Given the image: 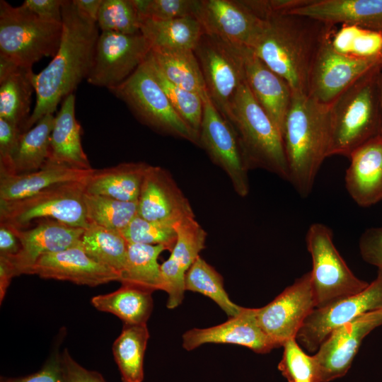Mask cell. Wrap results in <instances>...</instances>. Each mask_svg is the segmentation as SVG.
Here are the masks:
<instances>
[{
  "instance_id": "7402d4cb",
  "label": "cell",
  "mask_w": 382,
  "mask_h": 382,
  "mask_svg": "<svg viewBox=\"0 0 382 382\" xmlns=\"http://www.w3.org/2000/svg\"><path fill=\"white\" fill-rule=\"evenodd\" d=\"M30 274L96 286L120 280V274L89 257L81 245L42 256Z\"/></svg>"
},
{
  "instance_id": "e575fe53",
  "label": "cell",
  "mask_w": 382,
  "mask_h": 382,
  "mask_svg": "<svg viewBox=\"0 0 382 382\" xmlns=\"http://www.w3.org/2000/svg\"><path fill=\"white\" fill-rule=\"evenodd\" d=\"M54 121L53 114H48L21 134L13 155L15 174L34 172L45 165L50 154Z\"/></svg>"
},
{
  "instance_id": "db71d44e",
  "label": "cell",
  "mask_w": 382,
  "mask_h": 382,
  "mask_svg": "<svg viewBox=\"0 0 382 382\" xmlns=\"http://www.w3.org/2000/svg\"><path fill=\"white\" fill-rule=\"evenodd\" d=\"M378 88L380 94V101H381V116H382V71L379 75L378 78ZM381 135H382V127H381Z\"/></svg>"
},
{
  "instance_id": "9f6ffc18",
  "label": "cell",
  "mask_w": 382,
  "mask_h": 382,
  "mask_svg": "<svg viewBox=\"0 0 382 382\" xmlns=\"http://www.w3.org/2000/svg\"><path fill=\"white\" fill-rule=\"evenodd\" d=\"M381 32L382 33V27H381Z\"/></svg>"
},
{
  "instance_id": "d6a6232c",
  "label": "cell",
  "mask_w": 382,
  "mask_h": 382,
  "mask_svg": "<svg viewBox=\"0 0 382 382\" xmlns=\"http://www.w3.org/2000/svg\"><path fill=\"white\" fill-rule=\"evenodd\" d=\"M151 294L122 285L113 292L93 297L91 303L98 311L117 316L124 324L142 325L146 324L153 309Z\"/></svg>"
},
{
  "instance_id": "6da1fadb",
  "label": "cell",
  "mask_w": 382,
  "mask_h": 382,
  "mask_svg": "<svg viewBox=\"0 0 382 382\" xmlns=\"http://www.w3.org/2000/svg\"><path fill=\"white\" fill-rule=\"evenodd\" d=\"M62 14L59 47L47 66L33 74L36 103L22 133L44 116L53 114L59 103L74 93L91 70L100 33L97 23L81 13L73 1L64 0Z\"/></svg>"
},
{
  "instance_id": "ee69618b",
  "label": "cell",
  "mask_w": 382,
  "mask_h": 382,
  "mask_svg": "<svg viewBox=\"0 0 382 382\" xmlns=\"http://www.w3.org/2000/svg\"><path fill=\"white\" fill-rule=\"evenodd\" d=\"M140 18L156 20L194 16L197 0H133Z\"/></svg>"
},
{
  "instance_id": "f546056e",
  "label": "cell",
  "mask_w": 382,
  "mask_h": 382,
  "mask_svg": "<svg viewBox=\"0 0 382 382\" xmlns=\"http://www.w3.org/2000/svg\"><path fill=\"white\" fill-rule=\"evenodd\" d=\"M33 74L31 67L16 65L0 76V118L18 127L21 133L30 117Z\"/></svg>"
},
{
  "instance_id": "8d00e7d4",
  "label": "cell",
  "mask_w": 382,
  "mask_h": 382,
  "mask_svg": "<svg viewBox=\"0 0 382 382\" xmlns=\"http://www.w3.org/2000/svg\"><path fill=\"white\" fill-rule=\"evenodd\" d=\"M185 286V290L197 292L210 298L228 318L238 316L244 308L230 299L225 290L222 276L200 256L187 271Z\"/></svg>"
},
{
  "instance_id": "9a60e30c",
  "label": "cell",
  "mask_w": 382,
  "mask_h": 382,
  "mask_svg": "<svg viewBox=\"0 0 382 382\" xmlns=\"http://www.w3.org/2000/svg\"><path fill=\"white\" fill-rule=\"evenodd\" d=\"M315 308L311 272L297 278L265 306L256 308L262 331L278 347L296 338L304 320Z\"/></svg>"
},
{
  "instance_id": "f907efd6",
  "label": "cell",
  "mask_w": 382,
  "mask_h": 382,
  "mask_svg": "<svg viewBox=\"0 0 382 382\" xmlns=\"http://www.w3.org/2000/svg\"><path fill=\"white\" fill-rule=\"evenodd\" d=\"M21 243L13 230L0 224V256H13L20 250Z\"/></svg>"
},
{
  "instance_id": "4fadbf2b",
  "label": "cell",
  "mask_w": 382,
  "mask_h": 382,
  "mask_svg": "<svg viewBox=\"0 0 382 382\" xmlns=\"http://www.w3.org/2000/svg\"><path fill=\"white\" fill-rule=\"evenodd\" d=\"M333 28L325 37L315 58L308 90L309 97L328 107L357 80L382 65L381 58L352 57L335 50L330 39Z\"/></svg>"
},
{
  "instance_id": "ac0fdd59",
  "label": "cell",
  "mask_w": 382,
  "mask_h": 382,
  "mask_svg": "<svg viewBox=\"0 0 382 382\" xmlns=\"http://www.w3.org/2000/svg\"><path fill=\"white\" fill-rule=\"evenodd\" d=\"M11 228L19 239L20 250L13 256L0 257L9 264L15 277L30 274L33 266L43 255L80 245L84 231V228L52 219L40 221L30 229Z\"/></svg>"
},
{
  "instance_id": "ffe728a7",
  "label": "cell",
  "mask_w": 382,
  "mask_h": 382,
  "mask_svg": "<svg viewBox=\"0 0 382 382\" xmlns=\"http://www.w3.org/2000/svg\"><path fill=\"white\" fill-rule=\"evenodd\" d=\"M137 215L149 221L176 223L195 216L187 198L171 174L160 166L149 165L137 202Z\"/></svg>"
},
{
  "instance_id": "603a6c76",
  "label": "cell",
  "mask_w": 382,
  "mask_h": 382,
  "mask_svg": "<svg viewBox=\"0 0 382 382\" xmlns=\"http://www.w3.org/2000/svg\"><path fill=\"white\" fill-rule=\"evenodd\" d=\"M345 187L360 207H370L382 199V135L368 141L349 157Z\"/></svg>"
},
{
  "instance_id": "3957f363",
  "label": "cell",
  "mask_w": 382,
  "mask_h": 382,
  "mask_svg": "<svg viewBox=\"0 0 382 382\" xmlns=\"http://www.w3.org/2000/svg\"><path fill=\"white\" fill-rule=\"evenodd\" d=\"M282 138L289 182L300 196L306 197L323 161L328 157L329 107L306 94L293 93Z\"/></svg>"
},
{
  "instance_id": "f6af8a7d",
  "label": "cell",
  "mask_w": 382,
  "mask_h": 382,
  "mask_svg": "<svg viewBox=\"0 0 382 382\" xmlns=\"http://www.w3.org/2000/svg\"><path fill=\"white\" fill-rule=\"evenodd\" d=\"M21 134L18 127L0 118V175L15 174L13 155Z\"/></svg>"
},
{
  "instance_id": "d6986e66",
  "label": "cell",
  "mask_w": 382,
  "mask_h": 382,
  "mask_svg": "<svg viewBox=\"0 0 382 382\" xmlns=\"http://www.w3.org/2000/svg\"><path fill=\"white\" fill-rule=\"evenodd\" d=\"M174 228L176 242L169 257L161 265L163 291L168 294L166 306L170 309L181 304L186 291L185 274L204 248L207 236L195 216L178 221Z\"/></svg>"
},
{
  "instance_id": "b9f144b4",
  "label": "cell",
  "mask_w": 382,
  "mask_h": 382,
  "mask_svg": "<svg viewBox=\"0 0 382 382\" xmlns=\"http://www.w3.org/2000/svg\"><path fill=\"white\" fill-rule=\"evenodd\" d=\"M175 223L149 221L137 215L120 233L128 243L161 245L172 251L177 239Z\"/></svg>"
},
{
  "instance_id": "f1b7e54d",
  "label": "cell",
  "mask_w": 382,
  "mask_h": 382,
  "mask_svg": "<svg viewBox=\"0 0 382 382\" xmlns=\"http://www.w3.org/2000/svg\"><path fill=\"white\" fill-rule=\"evenodd\" d=\"M140 33L151 50H189L196 47L203 28L195 16L169 20L140 18Z\"/></svg>"
},
{
  "instance_id": "484cf974",
  "label": "cell",
  "mask_w": 382,
  "mask_h": 382,
  "mask_svg": "<svg viewBox=\"0 0 382 382\" xmlns=\"http://www.w3.org/2000/svg\"><path fill=\"white\" fill-rule=\"evenodd\" d=\"M75 95L67 96L54 116L50 154L45 163L72 168L92 169L81 144V127L75 117Z\"/></svg>"
},
{
  "instance_id": "4dcf8cb0",
  "label": "cell",
  "mask_w": 382,
  "mask_h": 382,
  "mask_svg": "<svg viewBox=\"0 0 382 382\" xmlns=\"http://www.w3.org/2000/svg\"><path fill=\"white\" fill-rule=\"evenodd\" d=\"M166 248L161 245L128 243L125 266L120 273L122 285L150 293L163 290L158 257Z\"/></svg>"
},
{
  "instance_id": "f5cc1de1",
  "label": "cell",
  "mask_w": 382,
  "mask_h": 382,
  "mask_svg": "<svg viewBox=\"0 0 382 382\" xmlns=\"http://www.w3.org/2000/svg\"><path fill=\"white\" fill-rule=\"evenodd\" d=\"M14 273L9 264L0 257V301L4 300Z\"/></svg>"
},
{
  "instance_id": "7c38bea8",
  "label": "cell",
  "mask_w": 382,
  "mask_h": 382,
  "mask_svg": "<svg viewBox=\"0 0 382 382\" xmlns=\"http://www.w3.org/2000/svg\"><path fill=\"white\" fill-rule=\"evenodd\" d=\"M382 309V272L359 294L315 308L304 320L296 340L305 351L316 352L335 330L361 315Z\"/></svg>"
},
{
  "instance_id": "d590c367",
  "label": "cell",
  "mask_w": 382,
  "mask_h": 382,
  "mask_svg": "<svg viewBox=\"0 0 382 382\" xmlns=\"http://www.w3.org/2000/svg\"><path fill=\"white\" fill-rule=\"evenodd\" d=\"M81 245L89 257L117 272L120 277L128 250V243L120 232L89 223L84 229Z\"/></svg>"
},
{
  "instance_id": "30bf717a",
  "label": "cell",
  "mask_w": 382,
  "mask_h": 382,
  "mask_svg": "<svg viewBox=\"0 0 382 382\" xmlns=\"http://www.w3.org/2000/svg\"><path fill=\"white\" fill-rule=\"evenodd\" d=\"M246 48L234 46L204 33L194 50L207 95L226 119L237 91L245 81Z\"/></svg>"
},
{
  "instance_id": "44dd1931",
  "label": "cell",
  "mask_w": 382,
  "mask_h": 382,
  "mask_svg": "<svg viewBox=\"0 0 382 382\" xmlns=\"http://www.w3.org/2000/svg\"><path fill=\"white\" fill-rule=\"evenodd\" d=\"M207 343L231 344L265 354L277 345L262 331L256 318V308H244L236 316L207 328H192L183 335V347L192 351Z\"/></svg>"
},
{
  "instance_id": "11a10c76",
  "label": "cell",
  "mask_w": 382,
  "mask_h": 382,
  "mask_svg": "<svg viewBox=\"0 0 382 382\" xmlns=\"http://www.w3.org/2000/svg\"><path fill=\"white\" fill-rule=\"evenodd\" d=\"M301 382H313L311 381H301Z\"/></svg>"
},
{
  "instance_id": "4316f807",
  "label": "cell",
  "mask_w": 382,
  "mask_h": 382,
  "mask_svg": "<svg viewBox=\"0 0 382 382\" xmlns=\"http://www.w3.org/2000/svg\"><path fill=\"white\" fill-rule=\"evenodd\" d=\"M92 170L45 163L40 169L34 172L0 175V202L26 198L59 184L85 183Z\"/></svg>"
},
{
  "instance_id": "e0dca14e",
  "label": "cell",
  "mask_w": 382,
  "mask_h": 382,
  "mask_svg": "<svg viewBox=\"0 0 382 382\" xmlns=\"http://www.w3.org/2000/svg\"><path fill=\"white\" fill-rule=\"evenodd\" d=\"M382 325V309L365 313L333 331L312 356L317 382L346 375L364 339Z\"/></svg>"
},
{
  "instance_id": "ba28073f",
  "label": "cell",
  "mask_w": 382,
  "mask_h": 382,
  "mask_svg": "<svg viewBox=\"0 0 382 382\" xmlns=\"http://www.w3.org/2000/svg\"><path fill=\"white\" fill-rule=\"evenodd\" d=\"M85 183H69L46 188L26 198L0 202V224L25 229L33 221L52 219L86 228Z\"/></svg>"
},
{
  "instance_id": "9c48e42d",
  "label": "cell",
  "mask_w": 382,
  "mask_h": 382,
  "mask_svg": "<svg viewBox=\"0 0 382 382\" xmlns=\"http://www.w3.org/2000/svg\"><path fill=\"white\" fill-rule=\"evenodd\" d=\"M306 244L313 262L310 272L315 308L359 294L369 286L349 268L335 246L332 230L326 225L312 224L306 234Z\"/></svg>"
},
{
  "instance_id": "60d3db41",
  "label": "cell",
  "mask_w": 382,
  "mask_h": 382,
  "mask_svg": "<svg viewBox=\"0 0 382 382\" xmlns=\"http://www.w3.org/2000/svg\"><path fill=\"white\" fill-rule=\"evenodd\" d=\"M96 23L101 32L140 33V16L133 0H103Z\"/></svg>"
},
{
  "instance_id": "bcb514c9",
  "label": "cell",
  "mask_w": 382,
  "mask_h": 382,
  "mask_svg": "<svg viewBox=\"0 0 382 382\" xmlns=\"http://www.w3.org/2000/svg\"><path fill=\"white\" fill-rule=\"evenodd\" d=\"M359 250L364 260L382 272V227L369 228L362 233Z\"/></svg>"
},
{
  "instance_id": "1f68e13d",
  "label": "cell",
  "mask_w": 382,
  "mask_h": 382,
  "mask_svg": "<svg viewBox=\"0 0 382 382\" xmlns=\"http://www.w3.org/2000/svg\"><path fill=\"white\" fill-rule=\"evenodd\" d=\"M149 54L169 81L200 95L202 98L207 95L202 71L193 50H151Z\"/></svg>"
},
{
  "instance_id": "6f0895ef",
  "label": "cell",
  "mask_w": 382,
  "mask_h": 382,
  "mask_svg": "<svg viewBox=\"0 0 382 382\" xmlns=\"http://www.w3.org/2000/svg\"><path fill=\"white\" fill-rule=\"evenodd\" d=\"M381 71H382V68H381Z\"/></svg>"
},
{
  "instance_id": "ab89813d",
  "label": "cell",
  "mask_w": 382,
  "mask_h": 382,
  "mask_svg": "<svg viewBox=\"0 0 382 382\" xmlns=\"http://www.w3.org/2000/svg\"><path fill=\"white\" fill-rule=\"evenodd\" d=\"M146 61L175 112L191 129L199 134L203 115L202 97L169 81L161 72L149 53Z\"/></svg>"
},
{
  "instance_id": "681fc988",
  "label": "cell",
  "mask_w": 382,
  "mask_h": 382,
  "mask_svg": "<svg viewBox=\"0 0 382 382\" xmlns=\"http://www.w3.org/2000/svg\"><path fill=\"white\" fill-rule=\"evenodd\" d=\"M63 1L64 0H25L22 4L42 19L62 23Z\"/></svg>"
},
{
  "instance_id": "5bb4252c",
  "label": "cell",
  "mask_w": 382,
  "mask_h": 382,
  "mask_svg": "<svg viewBox=\"0 0 382 382\" xmlns=\"http://www.w3.org/2000/svg\"><path fill=\"white\" fill-rule=\"evenodd\" d=\"M150 51L149 44L141 33L128 35L100 31L86 81L109 90L115 88L136 71Z\"/></svg>"
},
{
  "instance_id": "52a82bcc",
  "label": "cell",
  "mask_w": 382,
  "mask_h": 382,
  "mask_svg": "<svg viewBox=\"0 0 382 382\" xmlns=\"http://www.w3.org/2000/svg\"><path fill=\"white\" fill-rule=\"evenodd\" d=\"M133 114L154 131L199 146V134L175 112L145 61L124 82L110 90Z\"/></svg>"
},
{
  "instance_id": "cb8c5ba5",
  "label": "cell",
  "mask_w": 382,
  "mask_h": 382,
  "mask_svg": "<svg viewBox=\"0 0 382 382\" xmlns=\"http://www.w3.org/2000/svg\"><path fill=\"white\" fill-rule=\"evenodd\" d=\"M290 13L325 25H356L381 31L382 0H308Z\"/></svg>"
},
{
  "instance_id": "c3c4849f",
  "label": "cell",
  "mask_w": 382,
  "mask_h": 382,
  "mask_svg": "<svg viewBox=\"0 0 382 382\" xmlns=\"http://www.w3.org/2000/svg\"><path fill=\"white\" fill-rule=\"evenodd\" d=\"M62 357L67 382H106L99 373L87 370L79 364L66 349Z\"/></svg>"
},
{
  "instance_id": "7bdbcfd3",
  "label": "cell",
  "mask_w": 382,
  "mask_h": 382,
  "mask_svg": "<svg viewBox=\"0 0 382 382\" xmlns=\"http://www.w3.org/2000/svg\"><path fill=\"white\" fill-rule=\"evenodd\" d=\"M284 352L278 369L288 382L316 380V371L312 356L308 355L295 338L285 342Z\"/></svg>"
},
{
  "instance_id": "7a4b0ae2",
  "label": "cell",
  "mask_w": 382,
  "mask_h": 382,
  "mask_svg": "<svg viewBox=\"0 0 382 382\" xmlns=\"http://www.w3.org/2000/svg\"><path fill=\"white\" fill-rule=\"evenodd\" d=\"M332 26L290 13L265 18L251 50L280 76L293 93L308 95V81L318 52Z\"/></svg>"
},
{
  "instance_id": "5b68a950",
  "label": "cell",
  "mask_w": 382,
  "mask_h": 382,
  "mask_svg": "<svg viewBox=\"0 0 382 382\" xmlns=\"http://www.w3.org/2000/svg\"><path fill=\"white\" fill-rule=\"evenodd\" d=\"M227 120L238 134L249 169H263L289 181L282 134L245 81L232 100Z\"/></svg>"
},
{
  "instance_id": "7dc6e473",
  "label": "cell",
  "mask_w": 382,
  "mask_h": 382,
  "mask_svg": "<svg viewBox=\"0 0 382 382\" xmlns=\"http://www.w3.org/2000/svg\"><path fill=\"white\" fill-rule=\"evenodd\" d=\"M2 382H67L62 357L52 356L43 367L31 375L4 380Z\"/></svg>"
},
{
  "instance_id": "8992f818",
  "label": "cell",
  "mask_w": 382,
  "mask_h": 382,
  "mask_svg": "<svg viewBox=\"0 0 382 382\" xmlns=\"http://www.w3.org/2000/svg\"><path fill=\"white\" fill-rule=\"evenodd\" d=\"M62 22L42 19L23 4L0 1V54L16 65L31 67L43 57H54L60 44Z\"/></svg>"
},
{
  "instance_id": "d4e9b609",
  "label": "cell",
  "mask_w": 382,
  "mask_h": 382,
  "mask_svg": "<svg viewBox=\"0 0 382 382\" xmlns=\"http://www.w3.org/2000/svg\"><path fill=\"white\" fill-rule=\"evenodd\" d=\"M245 83L282 134L293 92L289 84L250 48L245 51Z\"/></svg>"
},
{
  "instance_id": "8fae6325",
  "label": "cell",
  "mask_w": 382,
  "mask_h": 382,
  "mask_svg": "<svg viewBox=\"0 0 382 382\" xmlns=\"http://www.w3.org/2000/svg\"><path fill=\"white\" fill-rule=\"evenodd\" d=\"M199 132V146L229 178L234 191L248 195L250 170L238 134L232 124L216 109L207 95Z\"/></svg>"
},
{
  "instance_id": "83f0119b",
  "label": "cell",
  "mask_w": 382,
  "mask_h": 382,
  "mask_svg": "<svg viewBox=\"0 0 382 382\" xmlns=\"http://www.w3.org/2000/svg\"><path fill=\"white\" fill-rule=\"evenodd\" d=\"M148 166L145 162H127L103 169L93 168L85 181L84 192L137 202Z\"/></svg>"
},
{
  "instance_id": "836d02e7",
  "label": "cell",
  "mask_w": 382,
  "mask_h": 382,
  "mask_svg": "<svg viewBox=\"0 0 382 382\" xmlns=\"http://www.w3.org/2000/svg\"><path fill=\"white\" fill-rule=\"evenodd\" d=\"M149 338L146 324H124L115 340L112 352L122 382H141L144 379V358Z\"/></svg>"
},
{
  "instance_id": "2e32d148",
  "label": "cell",
  "mask_w": 382,
  "mask_h": 382,
  "mask_svg": "<svg viewBox=\"0 0 382 382\" xmlns=\"http://www.w3.org/2000/svg\"><path fill=\"white\" fill-rule=\"evenodd\" d=\"M194 16L204 33L231 45L251 49L264 27L245 1L197 0Z\"/></svg>"
},
{
  "instance_id": "816d5d0a",
  "label": "cell",
  "mask_w": 382,
  "mask_h": 382,
  "mask_svg": "<svg viewBox=\"0 0 382 382\" xmlns=\"http://www.w3.org/2000/svg\"><path fill=\"white\" fill-rule=\"evenodd\" d=\"M102 1L103 0H73L78 10L96 23Z\"/></svg>"
},
{
  "instance_id": "277c9868",
  "label": "cell",
  "mask_w": 382,
  "mask_h": 382,
  "mask_svg": "<svg viewBox=\"0 0 382 382\" xmlns=\"http://www.w3.org/2000/svg\"><path fill=\"white\" fill-rule=\"evenodd\" d=\"M382 65L366 74L329 106L328 156L349 158L359 146L381 134L378 78Z\"/></svg>"
},
{
  "instance_id": "74e56055",
  "label": "cell",
  "mask_w": 382,
  "mask_h": 382,
  "mask_svg": "<svg viewBox=\"0 0 382 382\" xmlns=\"http://www.w3.org/2000/svg\"><path fill=\"white\" fill-rule=\"evenodd\" d=\"M83 201L88 223L121 232L137 215V202H123L84 192Z\"/></svg>"
},
{
  "instance_id": "f35d334b",
  "label": "cell",
  "mask_w": 382,
  "mask_h": 382,
  "mask_svg": "<svg viewBox=\"0 0 382 382\" xmlns=\"http://www.w3.org/2000/svg\"><path fill=\"white\" fill-rule=\"evenodd\" d=\"M333 48L345 55L382 59V33L356 25L334 27L330 34Z\"/></svg>"
}]
</instances>
